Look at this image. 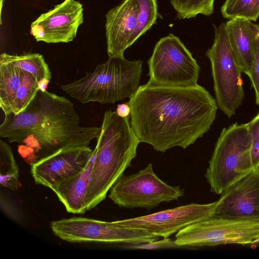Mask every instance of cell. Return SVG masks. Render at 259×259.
<instances>
[{"instance_id":"obj_24","label":"cell","mask_w":259,"mask_h":259,"mask_svg":"<svg viewBox=\"0 0 259 259\" xmlns=\"http://www.w3.org/2000/svg\"><path fill=\"white\" fill-rule=\"evenodd\" d=\"M139 5L137 26L129 42L132 46L156 23L158 17L157 0H137Z\"/></svg>"},{"instance_id":"obj_5","label":"cell","mask_w":259,"mask_h":259,"mask_svg":"<svg viewBox=\"0 0 259 259\" xmlns=\"http://www.w3.org/2000/svg\"><path fill=\"white\" fill-rule=\"evenodd\" d=\"M214 38L206 52L209 59L218 108L232 117L244 98L241 69L234 56L225 23L214 25Z\"/></svg>"},{"instance_id":"obj_6","label":"cell","mask_w":259,"mask_h":259,"mask_svg":"<svg viewBox=\"0 0 259 259\" xmlns=\"http://www.w3.org/2000/svg\"><path fill=\"white\" fill-rule=\"evenodd\" d=\"M76 112L73 103L66 98L39 90L23 111L17 114H5L0 126V137L9 143L21 144L28 137Z\"/></svg>"},{"instance_id":"obj_25","label":"cell","mask_w":259,"mask_h":259,"mask_svg":"<svg viewBox=\"0 0 259 259\" xmlns=\"http://www.w3.org/2000/svg\"><path fill=\"white\" fill-rule=\"evenodd\" d=\"M180 19H189L200 14L209 16L213 12L214 0H170Z\"/></svg>"},{"instance_id":"obj_17","label":"cell","mask_w":259,"mask_h":259,"mask_svg":"<svg viewBox=\"0 0 259 259\" xmlns=\"http://www.w3.org/2000/svg\"><path fill=\"white\" fill-rule=\"evenodd\" d=\"M231 46L242 72L249 75L254 58V43L259 26L243 19L226 23Z\"/></svg>"},{"instance_id":"obj_30","label":"cell","mask_w":259,"mask_h":259,"mask_svg":"<svg viewBox=\"0 0 259 259\" xmlns=\"http://www.w3.org/2000/svg\"><path fill=\"white\" fill-rule=\"evenodd\" d=\"M251 158L254 170L259 168V140L252 142Z\"/></svg>"},{"instance_id":"obj_21","label":"cell","mask_w":259,"mask_h":259,"mask_svg":"<svg viewBox=\"0 0 259 259\" xmlns=\"http://www.w3.org/2000/svg\"><path fill=\"white\" fill-rule=\"evenodd\" d=\"M0 175L1 186L13 191L18 189L19 169L12 148L0 140Z\"/></svg>"},{"instance_id":"obj_27","label":"cell","mask_w":259,"mask_h":259,"mask_svg":"<svg viewBox=\"0 0 259 259\" xmlns=\"http://www.w3.org/2000/svg\"><path fill=\"white\" fill-rule=\"evenodd\" d=\"M128 249H153L161 248H180L177 244L175 240H172L168 238H164L163 239L154 240L148 243L130 244L125 246Z\"/></svg>"},{"instance_id":"obj_18","label":"cell","mask_w":259,"mask_h":259,"mask_svg":"<svg viewBox=\"0 0 259 259\" xmlns=\"http://www.w3.org/2000/svg\"><path fill=\"white\" fill-rule=\"evenodd\" d=\"M93 154L78 174L53 184L50 188L65 206L67 212L81 214L87 211L85 197L89 188Z\"/></svg>"},{"instance_id":"obj_33","label":"cell","mask_w":259,"mask_h":259,"mask_svg":"<svg viewBox=\"0 0 259 259\" xmlns=\"http://www.w3.org/2000/svg\"><path fill=\"white\" fill-rule=\"evenodd\" d=\"M257 35H259V32H258Z\"/></svg>"},{"instance_id":"obj_28","label":"cell","mask_w":259,"mask_h":259,"mask_svg":"<svg viewBox=\"0 0 259 259\" xmlns=\"http://www.w3.org/2000/svg\"><path fill=\"white\" fill-rule=\"evenodd\" d=\"M1 208L9 217L13 220L19 222L20 220V215L16 208L5 199L1 197Z\"/></svg>"},{"instance_id":"obj_7","label":"cell","mask_w":259,"mask_h":259,"mask_svg":"<svg viewBox=\"0 0 259 259\" xmlns=\"http://www.w3.org/2000/svg\"><path fill=\"white\" fill-rule=\"evenodd\" d=\"M148 64L149 83L173 87L198 84L199 66L180 38L171 33L156 43Z\"/></svg>"},{"instance_id":"obj_16","label":"cell","mask_w":259,"mask_h":259,"mask_svg":"<svg viewBox=\"0 0 259 259\" xmlns=\"http://www.w3.org/2000/svg\"><path fill=\"white\" fill-rule=\"evenodd\" d=\"M137 0H123L106 14V36L109 57H123L137 26Z\"/></svg>"},{"instance_id":"obj_22","label":"cell","mask_w":259,"mask_h":259,"mask_svg":"<svg viewBox=\"0 0 259 259\" xmlns=\"http://www.w3.org/2000/svg\"><path fill=\"white\" fill-rule=\"evenodd\" d=\"M224 18L255 21L259 16V0H226L221 7Z\"/></svg>"},{"instance_id":"obj_23","label":"cell","mask_w":259,"mask_h":259,"mask_svg":"<svg viewBox=\"0 0 259 259\" xmlns=\"http://www.w3.org/2000/svg\"><path fill=\"white\" fill-rule=\"evenodd\" d=\"M39 90L38 82L35 77L24 71L22 84L7 114H17L23 111L34 99Z\"/></svg>"},{"instance_id":"obj_20","label":"cell","mask_w":259,"mask_h":259,"mask_svg":"<svg viewBox=\"0 0 259 259\" xmlns=\"http://www.w3.org/2000/svg\"><path fill=\"white\" fill-rule=\"evenodd\" d=\"M24 73L19 67L0 61V106L5 114L22 84Z\"/></svg>"},{"instance_id":"obj_3","label":"cell","mask_w":259,"mask_h":259,"mask_svg":"<svg viewBox=\"0 0 259 259\" xmlns=\"http://www.w3.org/2000/svg\"><path fill=\"white\" fill-rule=\"evenodd\" d=\"M143 62L130 61L124 56L110 58L98 65L93 72L60 88L82 104L97 102L111 103L130 98L137 91Z\"/></svg>"},{"instance_id":"obj_29","label":"cell","mask_w":259,"mask_h":259,"mask_svg":"<svg viewBox=\"0 0 259 259\" xmlns=\"http://www.w3.org/2000/svg\"><path fill=\"white\" fill-rule=\"evenodd\" d=\"M247 124L252 142L259 140V113Z\"/></svg>"},{"instance_id":"obj_14","label":"cell","mask_w":259,"mask_h":259,"mask_svg":"<svg viewBox=\"0 0 259 259\" xmlns=\"http://www.w3.org/2000/svg\"><path fill=\"white\" fill-rule=\"evenodd\" d=\"M211 218L259 222V168L221 194Z\"/></svg>"},{"instance_id":"obj_4","label":"cell","mask_w":259,"mask_h":259,"mask_svg":"<svg viewBox=\"0 0 259 259\" xmlns=\"http://www.w3.org/2000/svg\"><path fill=\"white\" fill-rule=\"evenodd\" d=\"M252 143L247 123H235L223 129L205 174L211 192L221 195L254 170Z\"/></svg>"},{"instance_id":"obj_9","label":"cell","mask_w":259,"mask_h":259,"mask_svg":"<svg viewBox=\"0 0 259 259\" xmlns=\"http://www.w3.org/2000/svg\"><path fill=\"white\" fill-rule=\"evenodd\" d=\"M51 227L56 236L70 242L94 241L137 244L159 238L139 229L117 225L115 221L105 222L82 217L53 221Z\"/></svg>"},{"instance_id":"obj_8","label":"cell","mask_w":259,"mask_h":259,"mask_svg":"<svg viewBox=\"0 0 259 259\" xmlns=\"http://www.w3.org/2000/svg\"><path fill=\"white\" fill-rule=\"evenodd\" d=\"M184 195L180 186H172L155 174L149 163L138 172L121 176L110 189L109 198L120 207L151 209Z\"/></svg>"},{"instance_id":"obj_31","label":"cell","mask_w":259,"mask_h":259,"mask_svg":"<svg viewBox=\"0 0 259 259\" xmlns=\"http://www.w3.org/2000/svg\"><path fill=\"white\" fill-rule=\"evenodd\" d=\"M116 112L121 117H126L130 116L131 109L127 103L117 105Z\"/></svg>"},{"instance_id":"obj_19","label":"cell","mask_w":259,"mask_h":259,"mask_svg":"<svg viewBox=\"0 0 259 259\" xmlns=\"http://www.w3.org/2000/svg\"><path fill=\"white\" fill-rule=\"evenodd\" d=\"M0 61L10 63L33 75L37 80L39 90L46 91L52 75L42 55L30 53L21 55L2 53Z\"/></svg>"},{"instance_id":"obj_1","label":"cell","mask_w":259,"mask_h":259,"mask_svg":"<svg viewBox=\"0 0 259 259\" xmlns=\"http://www.w3.org/2000/svg\"><path fill=\"white\" fill-rule=\"evenodd\" d=\"M127 102L130 124L140 143L164 152L186 149L210 129L216 117L215 99L203 87H173L147 82Z\"/></svg>"},{"instance_id":"obj_13","label":"cell","mask_w":259,"mask_h":259,"mask_svg":"<svg viewBox=\"0 0 259 259\" xmlns=\"http://www.w3.org/2000/svg\"><path fill=\"white\" fill-rule=\"evenodd\" d=\"M83 11L79 2L65 0L33 21L30 33L37 41L48 44L71 41L83 22Z\"/></svg>"},{"instance_id":"obj_15","label":"cell","mask_w":259,"mask_h":259,"mask_svg":"<svg viewBox=\"0 0 259 259\" xmlns=\"http://www.w3.org/2000/svg\"><path fill=\"white\" fill-rule=\"evenodd\" d=\"M93 154L89 146H71L59 149L31 165L37 184L50 188L53 184L80 172Z\"/></svg>"},{"instance_id":"obj_10","label":"cell","mask_w":259,"mask_h":259,"mask_svg":"<svg viewBox=\"0 0 259 259\" xmlns=\"http://www.w3.org/2000/svg\"><path fill=\"white\" fill-rule=\"evenodd\" d=\"M175 238L180 247L248 245L259 239V222L211 218L182 229Z\"/></svg>"},{"instance_id":"obj_26","label":"cell","mask_w":259,"mask_h":259,"mask_svg":"<svg viewBox=\"0 0 259 259\" xmlns=\"http://www.w3.org/2000/svg\"><path fill=\"white\" fill-rule=\"evenodd\" d=\"M248 77L255 92L256 103L259 106V35L257 34L254 43L253 61Z\"/></svg>"},{"instance_id":"obj_11","label":"cell","mask_w":259,"mask_h":259,"mask_svg":"<svg viewBox=\"0 0 259 259\" xmlns=\"http://www.w3.org/2000/svg\"><path fill=\"white\" fill-rule=\"evenodd\" d=\"M77 113L58 122L45 133L24 140L18 151L27 162L33 164L60 149L71 146H89L97 138L101 127L79 125Z\"/></svg>"},{"instance_id":"obj_12","label":"cell","mask_w":259,"mask_h":259,"mask_svg":"<svg viewBox=\"0 0 259 259\" xmlns=\"http://www.w3.org/2000/svg\"><path fill=\"white\" fill-rule=\"evenodd\" d=\"M216 204L217 201L206 204L192 203L115 222L157 237L168 238L191 224L211 218Z\"/></svg>"},{"instance_id":"obj_32","label":"cell","mask_w":259,"mask_h":259,"mask_svg":"<svg viewBox=\"0 0 259 259\" xmlns=\"http://www.w3.org/2000/svg\"><path fill=\"white\" fill-rule=\"evenodd\" d=\"M5 0H1V8L3 5V3L4 2Z\"/></svg>"},{"instance_id":"obj_2","label":"cell","mask_w":259,"mask_h":259,"mask_svg":"<svg viewBox=\"0 0 259 259\" xmlns=\"http://www.w3.org/2000/svg\"><path fill=\"white\" fill-rule=\"evenodd\" d=\"M129 118L121 117L111 110L104 113L93 150L90 181L85 197L87 210L105 199L111 187L137 155L140 142Z\"/></svg>"}]
</instances>
